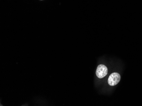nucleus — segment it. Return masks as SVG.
Returning <instances> with one entry per match:
<instances>
[{
    "label": "nucleus",
    "instance_id": "nucleus-1",
    "mask_svg": "<svg viewBox=\"0 0 142 106\" xmlns=\"http://www.w3.org/2000/svg\"><path fill=\"white\" fill-rule=\"evenodd\" d=\"M120 74L117 72L112 73L108 78V82L109 85L113 86L118 84L120 80Z\"/></svg>",
    "mask_w": 142,
    "mask_h": 106
},
{
    "label": "nucleus",
    "instance_id": "nucleus-2",
    "mask_svg": "<svg viewBox=\"0 0 142 106\" xmlns=\"http://www.w3.org/2000/svg\"><path fill=\"white\" fill-rule=\"evenodd\" d=\"M108 73V69L104 65L101 64L98 66L96 71L97 77L100 79L103 78L106 76Z\"/></svg>",
    "mask_w": 142,
    "mask_h": 106
}]
</instances>
